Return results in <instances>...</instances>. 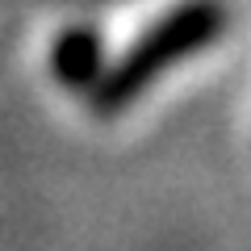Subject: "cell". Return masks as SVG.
Segmentation results:
<instances>
[{"instance_id": "obj_1", "label": "cell", "mask_w": 251, "mask_h": 251, "mask_svg": "<svg viewBox=\"0 0 251 251\" xmlns=\"http://www.w3.org/2000/svg\"><path fill=\"white\" fill-rule=\"evenodd\" d=\"M226 29V4L222 0H184L168 17H159L143 38H138L113 67L100 72V80L92 84V109L100 117L126 109L134 97H143L151 88L155 75H163L168 67L184 63L188 54L205 50L218 34Z\"/></svg>"}, {"instance_id": "obj_2", "label": "cell", "mask_w": 251, "mask_h": 251, "mask_svg": "<svg viewBox=\"0 0 251 251\" xmlns=\"http://www.w3.org/2000/svg\"><path fill=\"white\" fill-rule=\"evenodd\" d=\"M50 67L59 75V84H67V88H92L105 72V46H100L97 29L75 25L67 34H59V42L50 50Z\"/></svg>"}]
</instances>
